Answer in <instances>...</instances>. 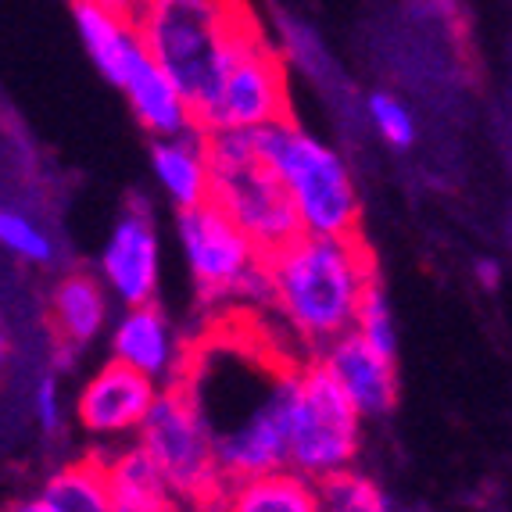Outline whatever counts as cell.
I'll list each match as a JSON object with an SVG mask.
<instances>
[{
    "mask_svg": "<svg viewBox=\"0 0 512 512\" xmlns=\"http://www.w3.org/2000/svg\"><path fill=\"white\" fill-rule=\"evenodd\" d=\"M298 362L276 344L230 341V333L190 351L180 384L212 427L226 484L287 470L291 376Z\"/></svg>",
    "mask_w": 512,
    "mask_h": 512,
    "instance_id": "cell-1",
    "label": "cell"
},
{
    "mask_svg": "<svg viewBox=\"0 0 512 512\" xmlns=\"http://www.w3.org/2000/svg\"><path fill=\"white\" fill-rule=\"evenodd\" d=\"M373 283V258L359 237L298 233L269 255L265 312L301 362L319 359L333 341L355 330Z\"/></svg>",
    "mask_w": 512,
    "mask_h": 512,
    "instance_id": "cell-2",
    "label": "cell"
},
{
    "mask_svg": "<svg viewBox=\"0 0 512 512\" xmlns=\"http://www.w3.org/2000/svg\"><path fill=\"white\" fill-rule=\"evenodd\" d=\"M133 22L194 111L212 101L237 43L255 26L240 0H140Z\"/></svg>",
    "mask_w": 512,
    "mask_h": 512,
    "instance_id": "cell-3",
    "label": "cell"
},
{
    "mask_svg": "<svg viewBox=\"0 0 512 512\" xmlns=\"http://www.w3.org/2000/svg\"><path fill=\"white\" fill-rule=\"evenodd\" d=\"M255 137L291 197L301 233L359 237V187H355V176L337 147H330L291 119L255 129Z\"/></svg>",
    "mask_w": 512,
    "mask_h": 512,
    "instance_id": "cell-4",
    "label": "cell"
},
{
    "mask_svg": "<svg viewBox=\"0 0 512 512\" xmlns=\"http://www.w3.org/2000/svg\"><path fill=\"white\" fill-rule=\"evenodd\" d=\"M176 244L205 305L265 312L269 255L230 212L215 201L176 212Z\"/></svg>",
    "mask_w": 512,
    "mask_h": 512,
    "instance_id": "cell-5",
    "label": "cell"
},
{
    "mask_svg": "<svg viewBox=\"0 0 512 512\" xmlns=\"http://www.w3.org/2000/svg\"><path fill=\"white\" fill-rule=\"evenodd\" d=\"M212 154V201L251 233L265 255L280 251L301 233L298 212L280 176L258 147L255 129L208 133Z\"/></svg>",
    "mask_w": 512,
    "mask_h": 512,
    "instance_id": "cell-6",
    "label": "cell"
},
{
    "mask_svg": "<svg viewBox=\"0 0 512 512\" xmlns=\"http://www.w3.org/2000/svg\"><path fill=\"white\" fill-rule=\"evenodd\" d=\"M366 416L355 409L341 384L319 359H305L291 376V416H287V466L308 480H326L351 470L362 452Z\"/></svg>",
    "mask_w": 512,
    "mask_h": 512,
    "instance_id": "cell-7",
    "label": "cell"
},
{
    "mask_svg": "<svg viewBox=\"0 0 512 512\" xmlns=\"http://www.w3.org/2000/svg\"><path fill=\"white\" fill-rule=\"evenodd\" d=\"M137 441L162 466V473L176 487V495L183 498L187 509L212 505L222 495L226 477H222L219 466L215 434L208 427L201 405L190 398V391L183 384L162 387L151 416L140 427Z\"/></svg>",
    "mask_w": 512,
    "mask_h": 512,
    "instance_id": "cell-8",
    "label": "cell"
},
{
    "mask_svg": "<svg viewBox=\"0 0 512 512\" xmlns=\"http://www.w3.org/2000/svg\"><path fill=\"white\" fill-rule=\"evenodd\" d=\"M283 119H287L283 65L262 33L251 26L222 72L219 90L197 111V126L205 133H226V129H265Z\"/></svg>",
    "mask_w": 512,
    "mask_h": 512,
    "instance_id": "cell-9",
    "label": "cell"
},
{
    "mask_svg": "<svg viewBox=\"0 0 512 512\" xmlns=\"http://www.w3.org/2000/svg\"><path fill=\"white\" fill-rule=\"evenodd\" d=\"M158 394H162V387L154 384L151 376L111 359L94 376H86V384L79 387L76 423L94 441H133L144 427V419L151 416Z\"/></svg>",
    "mask_w": 512,
    "mask_h": 512,
    "instance_id": "cell-10",
    "label": "cell"
},
{
    "mask_svg": "<svg viewBox=\"0 0 512 512\" xmlns=\"http://www.w3.org/2000/svg\"><path fill=\"white\" fill-rule=\"evenodd\" d=\"M97 276L111 291L115 305L133 308L154 301L162 280V240L144 205L126 208L122 219L111 226L97 262Z\"/></svg>",
    "mask_w": 512,
    "mask_h": 512,
    "instance_id": "cell-11",
    "label": "cell"
},
{
    "mask_svg": "<svg viewBox=\"0 0 512 512\" xmlns=\"http://www.w3.org/2000/svg\"><path fill=\"white\" fill-rule=\"evenodd\" d=\"M108 348H111V359L140 369L158 387L180 384L190 362V348H183L172 319L154 301L122 308V316L111 323Z\"/></svg>",
    "mask_w": 512,
    "mask_h": 512,
    "instance_id": "cell-12",
    "label": "cell"
},
{
    "mask_svg": "<svg viewBox=\"0 0 512 512\" xmlns=\"http://www.w3.org/2000/svg\"><path fill=\"white\" fill-rule=\"evenodd\" d=\"M326 373L341 384L355 409L366 419H380L394 409L398 402V376H394V359L376 351L369 341H362L359 333H344L341 341H333L330 348L319 355Z\"/></svg>",
    "mask_w": 512,
    "mask_h": 512,
    "instance_id": "cell-13",
    "label": "cell"
},
{
    "mask_svg": "<svg viewBox=\"0 0 512 512\" xmlns=\"http://www.w3.org/2000/svg\"><path fill=\"white\" fill-rule=\"evenodd\" d=\"M101 466L115 512H187L176 487L137 437L108 448L101 455Z\"/></svg>",
    "mask_w": 512,
    "mask_h": 512,
    "instance_id": "cell-14",
    "label": "cell"
},
{
    "mask_svg": "<svg viewBox=\"0 0 512 512\" xmlns=\"http://www.w3.org/2000/svg\"><path fill=\"white\" fill-rule=\"evenodd\" d=\"M119 90L126 94L137 122L154 140L183 137V133L201 129L197 126V111H194V104H190V97L183 94V86L154 61L151 51L133 65V72H129Z\"/></svg>",
    "mask_w": 512,
    "mask_h": 512,
    "instance_id": "cell-15",
    "label": "cell"
},
{
    "mask_svg": "<svg viewBox=\"0 0 512 512\" xmlns=\"http://www.w3.org/2000/svg\"><path fill=\"white\" fill-rule=\"evenodd\" d=\"M72 22H76L79 43L86 47L90 61L97 65L108 83L122 86L140 58L147 54V43L140 36L133 15L101 8L90 0H72Z\"/></svg>",
    "mask_w": 512,
    "mask_h": 512,
    "instance_id": "cell-16",
    "label": "cell"
},
{
    "mask_svg": "<svg viewBox=\"0 0 512 512\" xmlns=\"http://www.w3.org/2000/svg\"><path fill=\"white\" fill-rule=\"evenodd\" d=\"M151 172L176 212L212 201L208 133L194 129V133H183V137H158L151 144Z\"/></svg>",
    "mask_w": 512,
    "mask_h": 512,
    "instance_id": "cell-17",
    "label": "cell"
},
{
    "mask_svg": "<svg viewBox=\"0 0 512 512\" xmlns=\"http://www.w3.org/2000/svg\"><path fill=\"white\" fill-rule=\"evenodd\" d=\"M4 512H115L101 455L54 466L36 491L11 498Z\"/></svg>",
    "mask_w": 512,
    "mask_h": 512,
    "instance_id": "cell-18",
    "label": "cell"
},
{
    "mask_svg": "<svg viewBox=\"0 0 512 512\" xmlns=\"http://www.w3.org/2000/svg\"><path fill=\"white\" fill-rule=\"evenodd\" d=\"M111 301L115 298H111L101 276L86 273V269H72L54 283L51 291V308H47L51 330L58 333L61 344H69L76 351L86 348L108 330Z\"/></svg>",
    "mask_w": 512,
    "mask_h": 512,
    "instance_id": "cell-19",
    "label": "cell"
},
{
    "mask_svg": "<svg viewBox=\"0 0 512 512\" xmlns=\"http://www.w3.org/2000/svg\"><path fill=\"white\" fill-rule=\"evenodd\" d=\"M212 512H323L316 480L298 470L258 473L248 480H230L212 502Z\"/></svg>",
    "mask_w": 512,
    "mask_h": 512,
    "instance_id": "cell-20",
    "label": "cell"
},
{
    "mask_svg": "<svg viewBox=\"0 0 512 512\" xmlns=\"http://www.w3.org/2000/svg\"><path fill=\"white\" fill-rule=\"evenodd\" d=\"M319 509L323 512H398L394 498L362 470H341L319 480Z\"/></svg>",
    "mask_w": 512,
    "mask_h": 512,
    "instance_id": "cell-21",
    "label": "cell"
},
{
    "mask_svg": "<svg viewBox=\"0 0 512 512\" xmlns=\"http://www.w3.org/2000/svg\"><path fill=\"white\" fill-rule=\"evenodd\" d=\"M0 244H4V251L15 255L18 262L36 265V269L54 265V255H58L51 233L43 230L33 215L22 212V208H15V205H8L4 212H0Z\"/></svg>",
    "mask_w": 512,
    "mask_h": 512,
    "instance_id": "cell-22",
    "label": "cell"
},
{
    "mask_svg": "<svg viewBox=\"0 0 512 512\" xmlns=\"http://www.w3.org/2000/svg\"><path fill=\"white\" fill-rule=\"evenodd\" d=\"M366 119L373 126V133L384 140L391 151H412L416 147V115L409 111V104L391 90H373L366 97Z\"/></svg>",
    "mask_w": 512,
    "mask_h": 512,
    "instance_id": "cell-23",
    "label": "cell"
},
{
    "mask_svg": "<svg viewBox=\"0 0 512 512\" xmlns=\"http://www.w3.org/2000/svg\"><path fill=\"white\" fill-rule=\"evenodd\" d=\"M355 333H359L362 341H369L376 351H384V355H398V323H394V308L387 301V291L380 287V280L373 283V291L366 294L362 301V312L355 319Z\"/></svg>",
    "mask_w": 512,
    "mask_h": 512,
    "instance_id": "cell-24",
    "label": "cell"
},
{
    "mask_svg": "<svg viewBox=\"0 0 512 512\" xmlns=\"http://www.w3.org/2000/svg\"><path fill=\"white\" fill-rule=\"evenodd\" d=\"M29 405H33V423L43 437H61L65 430V402H61V376L58 369H47V373L36 376L33 394H29Z\"/></svg>",
    "mask_w": 512,
    "mask_h": 512,
    "instance_id": "cell-25",
    "label": "cell"
},
{
    "mask_svg": "<svg viewBox=\"0 0 512 512\" xmlns=\"http://www.w3.org/2000/svg\"><path fill=\"white\" fill-rule=\"evenodd\" d=\"M90 4H101V8L122 11V15H133V11H137L140 0H90Z\"/></svg>",
    "mask_w": 512,
    "mask_h": 512,
    "instance_id": "cell-26",
    "label": "cell"
},
{
    "mask_svg": "<svg viewBox=\"0 0 512 512\" xmlns=\"http://www.w3.org/2000/svg\"><path fill=\"white\" fill-rule=\"evenodd\" d=\"M477 276H484L487 287H495V283H498V265L491 262V258H484V262L477 265Z\"/></svg>",
    "mask_w": 512,
    "mask_h": 512,
    "instance_id": "cell-27",
    "label": "cell"
}]
</instances>
